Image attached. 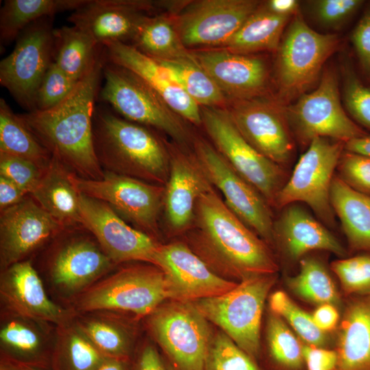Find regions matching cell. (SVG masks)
I'll use <instances>...</instances> for the list:
<instances>
[{
  "label": "cell",
  "mask_w": 370,
  "mask_h": 370,
  "mask_svg": "<svg viewBox=\"0 0 370 370\" xmlns=\"http://www.w3.org/2000/svg\"><path fill=\"white\" fill-rule=\"evenodd\" d=\"M106 358L74 319L56 327L51 370H96Z\"/></svg>",
  "instance_id": "obj_35"
},
{
  "label": "cell",
  "mask_w": 370,
  "mask_h": 370,
  "mask_svg": "<svg viewBox=\"0 0 370 370\" xmlns=\"http://www.w3.org/2000/svg\"><path fill=\"white\" fill-rule=\"evenodd\" d=\"M28 195L10 180L0 175V210H3L25 199Z\"/></svg>",
  "instance_id": "obj_52"
},
{
  "label": "cell",
  "mask_w": 370,
  "mask_h": 370,
  "mask_svg": "<svg viewBox=\"0 0 370 370\" xmlns=\"http://www.w3.org/2000/svg\"><path fill=\"white\" fill-rule=\"evenodd\" d=\"M260 5L255 0L196 1L173 21L186 48L223 47Z\"/></svg>",
  "instance_id": "obj_16"
},
{
  "label": "cell",
  "mask_w": 370,
  "mask_h": 370,
  "mask_svg": "<svg viewBox=\"0 0 370 370\" xmlns=\"http://www.w3.org/2000/svg\"><path fill=\"white\" fill-rule=\"evenodd\" d=\"M169 370H176L169 362H167Z\"/></svg>",
  "instance_id": "obj_59"
},
{
  "label": "cell",
  "mask_w": 370,
  "mask_h": 370,
  "mask_svg": "<svg viewBox=\"0 0 370 370\" xmlns=\"http://www.w3.org/2000/svg\"><path fill=\"white\" fill-rule=\"evenodd\" d=\"M332 269L347 294L370 295V252L334 261Z\"/></svg>",
  "instance_id": "obj_44"
},
{
  "label": "cell",
  "mask_w": 370,
  "mask_h": 370,
  "mask_svg": "<svg viewBox=\"0 0 370 370\" xmlns=\"http://www.w3.org/2000/svg\"><path fill=\"white\" fill-rule=\"evenodd\" d=\"M330 203L350 247L370 252V195L353 189L334 176L330 188Z\"/></svg>",
  "instance_id": "obj_31"
},
{
  "label": "cell",
  "mask_w": 370,
  "mask_h": 370,
  "mask_svg": "<svg viewBox=\"0 0 370 370\" xmlns=\"http://www.w3.org/2000/svg\"><path fill=\"white\" fill-rule=\"evenodd\" d=\"M265 5L277 14L291 16L297 14L299 3L295 0H271L267 1Z\"/></svg>",
  "instance_id": "obj_54"
},
{
  "label": "cell",
  "mask_w": 370,
  "mask_h": 370,
  "mask_svg": "<svg viewBox=\"0 0 370 370\" xmlns=\"http://www.w3.org/2000/svg\"><path fill=\"white\" fill-rule=\"evenodd\" d=\"M340 178L353 189L370 195V156L344 149L338 166Z\"/></svg>",
  "instance_id": "obj_47"
},
{
  "label": "cell",
  "mask_w": 370,
  "mask_h": 370,
  "mask_svg": "<svg viewBox=\"0 0 370 370\" xmlns=\"http://www.w3.org/2000/svg\"><path fill=\"white\" fill-rule=\"evenodd\" d=\"M86 0H5L0 10L1 46L16 40L34 22L66 10L75 11Z\"/></svg>",
  "instance_id": "obj_34"
},
{
  "label": "cell",
  "mask_w": 370,
  "mask_h": 370,
  "mask_svg": "<svg viewBox=\"0 0 370 370\" xmlns=\"http://www.w3.org/2000/svg\"><path fill=\"white\" fill-rule=\"evenodd\" d=\"M192 53L227 101L259 97L265 91L269 73L262 59L233 53L222 47Z\"/></svg>",
  "instance_id": "obj_24"
},
{
  "label": "cell",
  "mask_w": 370,
  "mask_h": 370,
  "mask_svg": "<svg viewBox=\"0 0 370 370\" xmlns=\"http://www.w3.org/2000/svg\"><path fill=\"white\" fill-rule=\"evenodd\" d=\"M103 47L109 62L140 77L183 119L197 126L201 125L199 106L159 62L130 44L112 42Z\"/></svg>",
  "instance_id": "obj_25"
},
{
  "label": "cell",
  "mask_w": 370,
  "mask_h": 370,
  "mask_svg": "<svg viewBox=\"0 0 370 370\" xmlns=\"http://www.w3.org/2000/svg\"><path fill=\"white\" fill-rule=\"evenodd\" d=\"M275 281L274 274L251 277L224 294L192 302L209 322L256 361L260 352L263 307Z\"/></svg>",
  "instance_id": "obj_6"
},
{
  "label": "cell",
  "mask_w": 370,
  "mask_h": 370,
  "mask_svg": "<svg viewBox=\"0 0 370 370\" xmlns=\"http://www.w3.org/2000/svg\"><path fill=\"white\" fill-rule=\"evenodd\" d=\"M103 51V46L75 25L54 29L53 62L75 81L90 71Z\"/></svg>",
  "instance_id": "obj_33"
},
{
  "label": "cell",
  "mask_w": 370,
  "mask_h": 370,
  "mask_svg": "<svg viewBox=\"0 0 370 370\" xmlns=\"http://www.w3.org/2000/svg\"><path fill=\"white\" fill-rule=\"evenodd\" d=\"M303 356L306 370H334L337 364L336 352L323 347L306 344Z\"/></svg>",
  "instance_id": "obj_50"
},
{
  "label": "cell",
  "mask_w": 370,
  "mask_h": 370,
  "mask_svg": "<svg viewBox=\"0 0 370 370\" xmlns=\"http://www.w3.org/2000/svg\"><path fill=\"white\" fill-rule=\"evenodd\" d=\"M78 82L69 77L53 62L38 89L35 110H45L57 106L68 97Z\"/></svg>",
  "instance_id": "obj_45"
},
{
  "label": "cell",
  "mask_w": 370,
  "mask_h": 370,
  "mask_svg": "<svg viewBox=\"0 0 370 370\" xmlns=\"http://www.w3.org/2000/svg\"><path fill=\"white\" fill-rule=\"evenodd\" d=\"M115 266L97 243L75 238L65 241L53 254L49 277L61 296L73 300Z\"/></svg>",
  "instance_id": "obj_22"
},
{
  "label": "cell",
  "mask_w": 370,
  "mask_h": 370,
  "mask_svg": "<svg viewBox=\"0 0 370 370\" xmlns=\"http://www.w3.org/2000/svg\"><path fill=\"white\" fill-rule=\"evenodd\" d=\"M132 41L131 45L155 60H175L191 53L182 42L173 21L165 16H147Z\"/></svg>",
  "instance_id": "obj_37"
},
{
  "label": "cell",
  "mask_w": 370,
  "mask_h": 370,
  "mask_svg": "<svg viewBox=\"0 0 370 370\" xmlns=\"http://www.w3.org/2000/svg\"><path fill=\"white\" fill-rule=\"evenodd\" d=\"M0 370H24L21 366L3 356H0Z\"/></svg>",
  "instance_id": "obj_57"
},
{
  "label": "cell",
  "mask_w": 370,
  "mask_h": 370,
  "mask_svg": "<svg viewBox=\"0 0 370 370\" xmlns=\"http://www.w3.org/2000/svg\"><path fill=\"white\" fill-rule=\"evenodd\" d=\"M275 235L294 260L316 249L329 251L341 256L346 254L341 244L321 223L297 206L286 207L274 223Z\"/></svg>",
  "instance_id": "obj_27"
},
{
  "label": "cell",
  "mask_w": 370,
  "mask_h": 370,
  "mask_svg": "<svg viewBox=\"0 0 370 370\" xmlns=\"http://www.w3.org/2000/svg\"><path fill=\"white\" fill-rule=\"evenodd\" d=\"M344 149L370 156V134L351 140L344 145Z\"/></svg>",
  "instance_id": "obj_55"
},
{
  "label": "cell",
  "mask_w": 370,
  "mask_h": 370,
  "mask_svg": "<svg viewBox=\"0 0 370 370\" xmlns=\"http://www.w3.org/2000/svg\"><path fill=\"white\" fill-rule=\"evenodd\" d=\"M82 224L116 264L136 261L154 264L160 243L130 225L107 204L79 193Z\"/></svg>",
  "instance_id": "obj_15"
},
{
  "label": "cell",
  "mask_w": 370,
  "mask_h": 370,
  "mask_svg": "<svg viewBox=\"0 0 370 370\" xmlns=\"http://www.w3.org/2000/svg\"><path fill=\"white\" fill-rule=\"evenodd\" d=\"M227 110L242 136L258 152L280 166L289 161L294 146L284 110L259 97L232 101Z\"/></svg>",
  "instance_id": "obj_19"
},
{
  "label": "cell",
  "mask_w": 370,
  "mask_h": 370,
  "mask_svg": "<svg viewBox=\"0 0 370 370\" xmlns=\"http://www.w3.org/2000/svg\"><path fill=\"white\" fill-rule=\"evenodd\" d=\"M334 370H370V295H356L340 325Z\"/></svg>",
  "instance_id": "obj_28"
},
{
  "label": "cell",
  "mask_w": 370,
  "mask_h": 370,
  "mask_svg": "<svg viewBox=\"0 0 370 370\" xmlns=\"http://www.w3.org/2000/svg\"><path fill=\"white\" fill-rule=\"evenodd\" d=\"M168 147L170 169L162 219L166 233L178 236L191 227L199 197L214 186L191 149L175 143Z\"/></svg>",
  "instance_id": "obj_18"
},
{
  "label": "cell",
  "mask_w": 370,
  "mask_h": 370,
  "mask_svg": "<svg viewBox=\"0 0 370 370\" xmlns=\"http://www.w3.org/2000/svg\"><path fill=\"white\" fill-rule=\"evenodd\" d=\"M285 114L299 138L309 143L317 137L345 143L368 134L345 112L337 77L330 70L324 72L314 90L300 95Z\"/></svg>",
  "instance_id": "obj_14"
},
{
  "label": "cell",
  "mask_w": 370,
  "mask_h": 370,
  "mask_svg": "<svg viewBox=\"0 0 370 370\" xmlns=\"http://www.w3.org/2000/svg\"><path fill=\"white\" fill-rule=\"evenodd\" d=\"M147 317V327L176 370H203L212 333L192 301L168 299Z\"/></svg>",
  "instance_id": "obj_7"
},
{
  "label": "cell",
  "mask_w": 370,
  "mask_h": 370,
  "mask_svg": "<svg viewBox=\"0 0 370 370\" xmlns=\"http://www.w3.org/2000/svg\"><path fill=\"white\" fill-rule=\"evenodd\" d=\"M201 125L210 143L230 165L263 196L275 206L283 186L281 166L253 147L242 136L224 108H201Z\"/></svg>",
  "instance_id": "obj_10"
},
{
  "label": "cell",
  "mask_w": 370,
  "mask_h": 370,
  "mask_svg": "<svg viewBox=\"0 0 370 370\" xmlns=\"http://www.w3.org/2000/svg\"><path fill=\"white\" fill-rule=\"evenodd\" d=\"M290 18L260 5L222 48L242 55L277 51Z\"/></svg>",
  "instance_id": "obj_32"
},
{
  "label": "cell",
  "mask_w": 370,
  "mask_h": 370,
  "mask_svg": "<svg viewBox=\"0 0 370 370\" xmlns=\"http://www.w3.org/2000/svg\"><path fill=\"white\" fill-rule=\"evenodd\" d=\"M339 38L310 28L297 14L278 49L276 78L282 100L300 96L318 79L324 63L336 50Z\"/></svg>",
  "instance_id": "obj_9"
},
{
  "label": "cell",
  "mask_w": 370,
  "mask_h": 370,
  "mask_svg": "<svg viewBox=\"0 0 370 370\" xmlns=\"http://www.w3.org/2000/svg\"><path fill=\"white\" fill-rule=\"evenodd\" d=\"M103 51L90 71L59 104L18 114L53 157L77 176L90 180L101 179L104 174L93 142L95 104L106 62Z\"/></svg>",
  "instance_id": "obj_2"
},
{
  "label": "cell",
  "mask_w": 370,
  "mask_h": 370,
  "mask_svg": "<svg viewBox=\"0 0 370 370\" xmlns=\"http://www.w3.org/2000/svg\"><path fill=\"white\" fill-rule=\"evenodd\" d=\"M156 60L171 73L181 88L199 106L221 108L228 101L192 52L179 59Z\"/></svg>",
  "instance_id": "obj_38"
},
{
  "label": "cell",
  "mask_w": 370,
  "mask_h": 370,
  "mask_svg": "<svg viewBox=\"0 0 370 370\" xmlns=\"http://www.w3.org/2000/svg\"><path fill=\"white\" fill-rule=\"evenodd\" d=\"M217 274L241 281L275 274L278 267L266 242L247 226L212 187L198 199L193 224L182 236Z\"/></svg>",
  "instance_id": "obj_1"
},
{
  "label": "cell",
  "mask_w": 370,
  "mask_h": 370,
  "mask_svg": "<svg viewBox=\"0 0 370 370\" xmlns=\"http://www.w3.org/2000/svg\"><path fill=\"white\" fill-rule=\"evenodd\" d=\"M344 145L327 138L312 139L278 193L275 206L282 208L296 201L304 202L323 221L333 224L330 188Z\"/></svg>",
  "instance_id": "obj_13"
},
{
  "label": "cell",
  "mask_w": 370,
  "mask_h": 370,
  "mask_svg": "<svg viewBox=\"0 0 370 370\" xmlns=\"http://www.w3.org/2000/svg\"><path fill=\"white\" fill-rule=\"evenodd\" d=\"M190 149L228 208L265 242H271L274 223L271 206L263 196L204 137L194 134Z\"/></svg>",
  "instance_id": "obj_12"
},
{
  "label": "cell",
  "mask_w": 370,
  "mask_h": 370,
  "mask_svg": "<svg viewBox=\"0 0 370 370\" xmlns=\"http://www.w3.org/2000/svg\"><path fill=\"white\" fill-rule=\"evenodd\" d=\"M53 16L38 19L25 28L12 51L0 62V83L29 112L36 109L40 82L53 62Z\"/></svg>",
  "instance_id": "obj_11"
},
{
  "label": "cell",
  "mask_w": 370,
  "mask_h": 370,
  "mask_svg": "<svg viewBox=\"0 0 370 370\" xmlns=\"http://www.w3.org/2000/svg\"><path fill=\"white\" fill-rule=\"evenodd\" d=\"M155 3L140 0H86L67 20L91 36L99 45L126 43L153 9Z\"/></svg>",
  "instance_id": "obj_23"
},
{
  "label": "cell",
  "mask_w": 370,
  "mask_h": 370,
  "mask_svg": "<svg viewBox=\"0 0 370 370\" xmlns=\"http://www.w3.org/2000/svg\"><path fill=\"white\" fill-rule=\"evenodd\" d=\"M130 370H169V368L156 347L146 343L134 352Z\"/></svg>",
  "instance_id": "obj_51"
},
{
  "label": "cell",
  "mask_w": 370,
  "mask_h": 370,
  "mask_svg": "<svg viewBox=\"0 0 370 370\" xmlns=\"http://www.w3.org/2000/svg\"><path fill=\"white\" fill-rule=\"evenodd\" d=\"M103 86L99 96L126 120L163 132L173 143L188 148L194 134L145 82L110 62L104 64Z\"/></svg>",
  "instance_id": "obj_5"
},
{
  "label": "cell",
  "mask_w": 370,
  "mask_h": 370,
  "mask_svg": "<svg viewBox=\"0 0 370 370\" xmlns=\"http://www.w3.org/2000/svg\"><path fill=\"white\" fill-rule=\"evenodd\" d=\"M71 178L79 193L105 202L132 227L158 241L164 186L107 171L98 180L73 172Z\"/></svg>",
  "instance_id": "obj_8"
},
{
  "label": "cell",
  "mask_w": 370,
  "mask_h": 370,
  "mask_svg": "<svg viewBox=\"0 0 370 370\" xmlns=\"http://www.w3.org/2000/svg\"><path fill=\"white\" fill-rule=\"evenodd\" d=\"M79 328L106 358L131 360L134 354V330L119 312L96 310L76 313Z\"/></svg>",
  "instance_id": "obj_30"
},
{
  "label": "cell",
  "mask_w": 370,
  "mask_h": 370,
  "mask_svg": "<svg viewBox=\"0 0 370 370\" xmlns=\"http://www.w3.org/2000/svg\"><path fill=\"white\" fill-rule=\"evenodd\" d=\"M0 153L29 160L42 169L52 157L3 98L0 99Z\"/></svg>",
  "instance_id": "obj_36"
},
{
  "label": "cell",
  "mask_w": 370,
  "mask_h": 370,
  "mask_svg": "<svg viewBox=\"0 0 370 370\" xmlns=\"http://www.w3.org/2000/svg\"><path fill=\"white\" fill-rule=\"evenodd\" d=\"M0 298L3 310L55 326L71 321L76 315L73 308H64L48 297L29 260L1 271Z\"/></svg>",
  "instance_id": "obj_21"
},
{
  "label": "cell",
  "mask_w": 370,
  "mask_h": 370,
  "mask_svg": "<svg viewBox=\"0 0 370 370\" xmlns=\"http://www.w3.org/2000/svg\"><path fill=\"white\" fill-rule=\"evenodd\" d=\"M65 227L31 196L1 211L0 267L25 258Z\"/></svg>",
  "instance_id": "obj_20"
},
{
  "label": "cell",
  "mask_w": 370,
  "mask_h": 370,
  "mask_svg": "<svg viewBox=\"0 0 370 370\" xmlns=\"http://www.w3.org/2000/svg\"><path fill=\"white\" fill-rule=\"evenodd\" d=\"M130 360L106 358L96 370H130Z\"/></svg>",
  "instance_id": "obj_56"
},
{
  "label": "cell",
  "mask_w": 370,
  "mask_h": 370,
  "mask_svg": "<svg viewBox=\"0 0 370 370\" xmlns=\"http://www.w3.org/2000/svg\"><path fill=\"white\" fill-rule=\"evenodd\" d=\"M350 41L362 75L370 84V3L352 29Z\"/></svg>",
  "instance_id": "obj_49"
},
{
  "label": "cell",
  "mask_w": 370,
  "mask_h": 370,
  "mask_svg": "<svg viewBox=\"0 0 370 370\" xmlns=\"http://www.w3.org/2000/svg\"><path fill=\"white\" fill-rule=\"evenodd\" d=\"M56 327L1 310L0 356L21 366L51 369Z\"/></svg>",
  "instance_id": "obj_26"
},
{
  "label": "cell",
  "mask_w": 370,
  "mask_h": 370,
  "mask_svg": "<svg viewBox=\"0 0 370 370\" xmlns=\"http://www.w3.org/2000/svg\"><path fill=\"white\" fill-rule=\"evenodd\" d=\"M95 153L107 171L165 186L170 169L168 143L148 127L97 106L93 116Z\"/></svg>",
  "instance_id": "obj_3"
},
{
  "label": "cell",
  "mask_w": 370,
  "mask_h": 370,
  "mask_svg": "<svg viewBox=\"0 0 370 370\" xmlns=\"http://www.w3.org/2000/svg\"><path fill=\"white\" fill-rule=\"evenodd\" d=\"M288 284L295 293L312 303L334 305L339 301L334 282L323 264L314 258L301 260L298 274L288 278Z\"/></svg>",
  "instance_id": "obj_39"
},
{
  "label": "cell",
  "mask_w": 370,
  "mask_h": 370,
  "mask_svg": "<svg viewBox=\"0 0 370 370\" xmlns=\"http://www.w3.org/2000/svg\"><path fill=\"white\" fill-rule=\"evenodd\" d=\"M267 349L271 365L276 370H304L303 345L278 315L267 322Z\"/></svg>",
  "instance_id": "obj_40"
},
{
  "label": "cell",
  "mask_w": 370,
  "mask_h": 370,
  "mask_svg": "<svg viewBox=\"0 0 370 370\" xmlns=\"http://www.w3.org/2000/svg\"><path fill=\"white\" fill-rule=\"evenodd\" d=\"M71 173L52 156L31 194L35 201L65 228L82 226L79 193L71 180Z\"/></svg>",
  "instance_id": "obj_29"
},
{
  "label": "cell",
  "mask_w": 370,
  "mask_h": 370,
  "mask_svg": "<svg viewBox=\"0 0 370 370\" xmlns=\"http://www.w3.org/2000/svg\"><path fill=\"white\" fill-rule=\"evenodd\" d=\"M363 5L361 0H319L313 3V8L321 24L335 27L354 16Z\"/></svg>",
  "instance_id": "obj_48"
},
{
  "label": "cell",
  "mask_w": 370,
  "mask_h": 370,
  "mask_svg": "<svg viewBox=\"0 0 370 370\" xmlns=\"http://www.w3.org/2000/svg\"><path fill=\"white\" fill-rule=\"evenodd\" d=\"M154 265L164 275L168 299L194 301L221 295L238 284L214 273L183 241L160 243Z\"/></svg>",
  "instance_id": "obj_17"
},
{
  "label": "cell",
  "mask_w": 370,
  "mask_h": 370,
  "mask_svg": "<svg viewBox=\"0 0 370 370\" xmlns=\"http://www.w3.org/2000/svg\"><path fill=\"white\" fill-rule=\"evenodd\" d=\"M167 299L162 270L152 264H136L105 275L72 300L71 308L76 313L108 310L140 318Z\"/></svg>",
  "instance_id": "obj_4"
},
{
  "label": "cell",
  "mask_w": 370,
  "mask_h": 370,
  "mask_svg": "<svg viewBox=\"0 0 370 370\" xmlns=\"http://www.w3.org/2000/svg\"><path fill=\"white\" fill-rule=\"evenodd\" d=\"M203 370H260L256 361L223 332L213 334Z\"/></svg>",
  "instance_id": "obj_42"
},
{
  "label": "cell",
  "mask_w": 370,
  "mask_h": 370,
  "mask_svg": "<svg viewBox=\"0 0 370 370\" xmlns=\"http://www.w3.org/2000/svg\"><path fill=\"white\" fill-rule=\"evenodd\" d=\"M23 369L24 370H51V369H47V368L25 367V366H23Z\"/></svg>",
  "instance_id": "obj_58"
},
{
  "label": "cell",
  "mask_w": 370,
  "mask_h": 370,
  "mask_svg": "<svg viewBox=\"0 0 370 370\" xmlns=\"http://www.w3.org/2000/svg\"><path fill=\"white\" fill-rule=\"evenodd\" d=\"M269 303L274 314L283 317L307 345L325 346L327 343L325 332L316 326L312 316L297 306L285 293H274Z\"/></svg>",
  "instance_id": "obj_41"
},
{
  "label": "cell",
  "mask_w": 370,
  "mask_h": 370,
  "mask_svg": "<svg viewBox=\"0 0 370 370\" xmlns=\"http://www.w3.org/2000/svg\"><path fill=\"white\" fill-rule=\"evenodd\" d=\"M344 105L358 125L370 130V84H365L350 64L343 69Z\"/></svg>",
  "instance_id": "obj_43"
},
{
  "label": "cell",
  "mask_w": 370,
  "mask_h": 370,
  "mask_svg": "<svg viewBox=\"0 0 370 370\" xmlns=\"http://www.w3.org/2000/svg\"><path fill=\"white\" fill-rule=\"evenodd\" d=\"M44 169L35 163L11 155L0 153V175L31 195L36 187Z\"/></svg>",
  "instance_id": "obj_46"
},
{
  "label": "cell",
  "mask_w": 370,
  "mask_h": 370,
  "mask_svg": "<svg viewBox=\"0 0 370 370\" xmlns=\"http://www.w3.org/2000/svg\"><path fill=\"white\" fill-rule=\"evenodd\" d=\"M312 318L316 326L325 332L335 328L339 315L333 304H323L314 311Z\"/></svg>",
  "instance_id": "obj_53"
}]
</instances>
